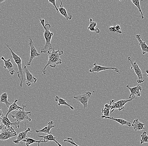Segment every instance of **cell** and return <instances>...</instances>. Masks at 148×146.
Listing matches in <instances>:
<instances>
[{"instance_id":"6da1fadb","label":"cell","mask_w":148,"mask_h":146,"mask_svg":"<svg viewBox=\"0 0 148 146\" xmlns=\"http://www.w3.org/2000/svg\"><path fill=\"white\" fill-rule=\"evenodd\" d=\"M48 54V61L46 66L42 70L43 75H45L46 73V68L48 66H50L51 68H55L57 65H61L62 63V59L60 57L63 55L64 52L63 50L60 51V49L55 50L53 48L52 51L50 52L47 53Z\"/></svg>"},{"instance_id":"7a4b0ae2","label":"cell","mask_w":148,"mask_h":146,"mask_svg":"<svg viewBox=\"0 0 148 146\" xmlns=\"http://www.w3.org/2000/svg\"><path fill=\"white\" fill-rule=\"evenodd\" d=\"M40 23L44 28V37L46 40L45 45L41 48V52L42 53L50 52L53 49L51 41L53 36V33L50 30L51 27L50 24L47 23L45 25V19H40Z\"/></svg>"},{"instance_id":"3957f363","label":"cell","mask_w":148,"mask_h":146,"mask_svg":"<svg viewBox=\"0 0 148 146\" xmlns=\"http://www.w3.org/2000/svg\"><path fill=\"white\" fill-rule=\"evenodd\" d=\"M6 47L9 49L10 52L12 54V58L14 60L15 63L17 64L18 66V71L17 72V75L18 78L20 81V84L19 86L21 87H23V85L24 81H25V77L24 75V71H23V69L22 68V63L23 60L21 57H19L18 55L14 52L11 49L10 47L7 43H5Z\"/></svg>"},{"instance_id":"277c9868","label":"cell","mask_w":148,"mask_h":146,"mask_svg":"<svg viewBox=\"0 0 148 146\" xmlns=\"http://www.w3.org/2000/svg\"><path fill=\"white\" fill-rule=\"evenodd\" d=\"M22 106V110L14 111L12 112V118L18 123L26 121H31V119L29 117V115H31V112H27L25 110L27 105L23 104Z\"/></svg>"},{"instance_id":"5b68a950","label":"cell","mask_w":148,"mask_h":146,"mask_svg":"<svg viewBox=\"0 0 148 146\" xmlns=\"http://www.w3.org/2000/svg\"><path fill=\"white\" fill-rule=\"evenodd\" d=\"M135 99H120V100L115 101L114 100L110 101V114L112 113L115 110H118L119 111H121L124 109L125 106L127 103L132 101Z\"/></svg>"},{"instance_id":"8992f818","label":"cell","mask_w":148,"mask_h":146,"mask_svg":"<svg viewBox=\"0 0 148 146\" xmlns=\"http://www.w3.org/2000/svg\"><path fill=\"white\" fill-rule=\"evenodd\" d=\"M17 135V133L13 127H11L8 128L4 126L0 134V140L5 141Z\"/></svg>"},{"instance_id":"52a82bcc","label":"cell","mask_w":148,"mask_h":146,"mask_svg":"<svg viewBox=\"0 0 148 146\" xmlns=\"http://www.w3.org/2000/svg\"><path fill=\"white\" fill-rule=\"evenodd\" d=\"M128 60L132 66L131 69H134L135 73L137 76L138 79L137 82L138 84H142L144 82L145 80L143 79V73H142L141 69L140 68L139 66L138 65L136 62L133 61L131 59V57H128Z\"/></svg>"},{"instance_id":"ba28073f","label":"cell","mask_w":148,"mask_h":146,"mask_svg":"<svg viewBox=\"0 0 148 146\" xmlns=\"http://www.w3.org/2000/svg\"><path fill=\"white\" fill-rule=\"evenodd\" d=\"M92 95V93L90 91H88L84 94H79L77 96H74V98L83 104V108L86 109L88 108L89 100Z\"/></svg>"},{"instance_id":"9c48e42d","label":"cell","mask_w":148,"mask_h":146,"mask_svg":"<svg viewBox=\"0 0 148 146\" xmlns=\"http://www.w3.org/2000/svg\"><path fill=\"white\" fill-rule=\"evenodd\" d=\"M29 46L30 47V57H29V60L28 62L27 63V65L28 66H30L33 60L36 57H40V53L38 52L36 49L35 47L34 42H33L31 38H29Z\"/></svg>"},{"instance_id":"30bf717a","label":"cell","mask_w":148,"mask_h":146,"mask_svg":"<svg viewBox=\"0 0 148 146\" xmlns=\"http://www.w3.org/2000/svg\"><path fill=\"white\" fill-rule=\"evenodd\" d=\"M109 70H113L117 73L120 74V71L116 67H107V66H101V65H98L96 63H94L93 64V67L90 69L89 72L95 74V73H99L102 71H106Z\"/></svg>"},{"instance_id":"8fae6325","label":"cell","mask_w":148,"mask_h":146,"mask_svg":"<svg viewBox=\"0 0 148 146\" xmlns=\"http://www.w3.org/2000/svg\"><path fill=\"white\" fill-rule=\"evenodd\" d=\"M23 71L25 74L26 84L28 86H30L32 83L35 84L36 83L37 81H38V79L32 75V74L30 73L29 70L28 69L26 65L24 66Z\"/></svg>"},{"instance_id":"7c38bea8","label":"cell","mask_w":148,"mask_h":146,"mask_svg":"<svg viewBox=\"0 0 148 146\" xmlns=\"http://www.w3.org/2000/svg\"><path fill=\"white\" fill-rule=\"evenodd\" d=\"M126 87L130 91L129 98V99H135L136 96L139 97L141 96L140 91L142 90V88L139 84L134 87L130 88L129 85H127Z\"/></svg>"},{"instance_id":"4fadbf2b","label":"cell","mask_w":148,"mask_h":146,"mask_svg":"<svg viewBox=\"0 0 148 146\" xmlns=\"http://www.w3.org/2000/svg\"><path fill=\"white\" fill-rule=\"evenodd\" d=\"M1 60H2L4 62V70H8V73H9L11 75H13L15 73V71L14 69V65L11 61L10 59L5 60L3 57H1Z\"/></svg>"},{"instance_id":"5bb4252c","label":"cell","mask_w":148,"mask_h":146,"mask_svg":"<svg viewBox=\"0 0 148 146\" xmlns=\"http://www.w3.org/2000/svg\"><path fill=\"white\" fill-rule=\"evenodd\" d=\"M25 131L19 133L17 137L16 140H13V142L16 145H18L20 142L24 140L25 138L28 137L27 133L29 132H32L31 128L28 127L27 129L25 128Z\"/></svg>"},{"instance_id":"9a60e30c","label":"cell","mask_w":148,"mask_h":146,"mask_svg":"<svg viewBox=\"0 0 148 146\" xmlns=\"http://www.w3.org/2000/svg\"><path fill=\"white\" fill-rule=\"evenodd\" d=\"M136 38L138 40L139 42V45L141 48L142 53L143 55L148 53V46L147 45L146 42L143 41V38L140 35H136Z\"/></svg>"},{"instance_id":"2e32d148","label":"cell","mask_w":148,"mask_h":146,"mask_svg":"<svg viewBox=\"0 0 148 146\" xmlns=\"http://www.w3.org/2000/svg\"><path fill=\"white\" fill-rule=\"evenodd\" d=\"M1 120L3 124L7 128H10L11 125H14L15 128H19V127H20L19 123L17 122H15L14 123L11 122L7 116H4V115Z\"/></svg>"},{"instance_id":"e0dca14e","label":"cell","mask_w":148,"mask_h":146,"mask_svg":"<svg viewBox=\"0 0 148 146\" xmlns=\"http://www.w3.org/2000/svg\"><path fill=\"white\" fill-rule=\"evenodd\" d=\"M101 118L102 119H110V120L115 121L116 122L119 123L122 126L127 125V126H128V127H131L132 126V124H131V123L126 121L124 119L114 118L113 117H110V116H109V117H104V116H102V115Z\"/></svg>"},{"instance_id":"ac0fdd59","label":"cell","mask_w":148,"mask_h":146,"mask_svg":"<svg viewBox=\"0 0 148 146\" xmlns=\"http://www.w3.org/2000/svg\"><path fill=\"white\" fill-rule=\"evenodd\" d=\"M60 1V7L58 8V11H59V12L64 17H65V18L66 19V20L69 21V20H71V19H73V15H70L67 13L66 10L64 7L62 1Z\"/></svg>"},{"instance_id":"d6986e66","label":"cell","mask_w":148,"mask_h":146,"mask_svg":"<svg viewBox=\"0 0 148 146\" xmlns=\"http://www.w3.org/2000/svg\"><path fill=\"white\" fill-rule=\"evenodd\" d=\"M55 127L54 125V122L53 121H50L48 123V125L46 127H43L42 129L40 130H36V132L37 133H42L44 134H51V130L52 128Z\"/></svg>"},{"instance_id":"ffe728a7","label":"cell","mask_w":148,"mask_h":146,"mask_svg":"<svg viewBox=\"0 0 148 146\" xmlns=\"http://www.w3.org/2000/svg\"><path fill=\"white\" fill-rule=\"evenodd\" d=\"M145 124L140 122L138 119H136L133 121L132 126H133L134 129L135 131H140L145 129L144 126Z\"/></svg>"},{"instance_id":"44dd1931","label":"cell","mask_w":148,"mask_h":146,"mask_svg":"<svg viewBox=\"0 0 148 146\" xmlns=\"http://www.w3.org/2000/svg\"><path fill=\"white\" fill-rule=\"evenodd\" d=\"M18 100L17 99H15L13 103L11 104V105L9 106L5 116L8 117L9 114L12 112L14 111L17 110H21L23 109V108H21V107L18 106V104H17V102L18 101Z\"/></svg>"},{"instance_id":"7402d4cb","label":"cell","mask_w":148,"mask_h":146,"mask_svg":"<svg viewBox=\"0 0 148 146\" xmlns=\"http://www.w3.org/2000/svg\"><path fill=\"white\" fill-rule=\"evenodd\" d=\"M38 137L43 138L45 143L47 142H49V141H54L57 144V145L58 146H62V145H61L60 143L56 141V137L53 136V135L52 134L47 135L46 136L38 135Z\"/></svg>"},{"instance_id":"603a6c76","label":"cell","mask_w":148,"mask_h":146,"mask_svg":"<svg viewBox=\"0 0 148 146\" xmlns=\"http://www.w3.org/2000/svg\"><path fill=\"white\" fill-rule=\"evenodd\" d=\"M55 100L56 102H58V106H61V105H65V106H67L69 107L72 110H75L73 107L71 106L70 104H68V103L66 102V100L65 99L62 98L60 97H59V96H56Z\"/></svg>"},{"instance_id":"cb8c5ba5","label":"cell","mask_w":148,"mask_h":146,"mask_svg":"<svg viewBox=\"0 0 148 146\" xmlns=\"http://www.w3.org/2000/svg\"><path fill=\"white\" fill-rule=\"evenodd\" d=\"M97 25V23L96 22H92V19L91 17L90 19L89 25L88 27V29L90 32H94L99 34L100 33V30L98 28H95Z\"/></svg>"},{"instance_id":"d4e9b609","label":"cell","mask_w":148,"mask_h":146,"mask_svg":"<svg viewBox=\"0 0 148 146\" xmlns=\"http://www.w3.org/2000/svg\"><path fill=\"white\" fill-rule=\"evenodd\" d=\"M0 103H4L6 105L7 108H9V106L11 105V104L8 100V93L5 92L1 95L0 96Z\"/></svg>"},{"instance_id":"484cf974","label":"cell","mask_w":148,"mask_h":146,"mask_svg":"<svg viewBox=\"0 0 148 146\" xmlns=\"http://www.w3.org/2000/svg\"><path fill=\"white\" fill-rule=\"evenodd\" d=\"M22 141L25 143L26 146H29L30 145H32V144L34 143H45L44 141H41V140L38 141V140H35V139H33V138H31L29 137H27L25 138V139Z\"/></svg>"},{"instance_id":"4316f807","label":"cell","mask_w":148,"mask_h":146,"mask_svg":"<svg viewBox=\"0 0 148 146\" xmlns=\"http://www.w3.org/2000/svg\"><path fill=\"white\" fill-rule=\"evenodd\" d=\"M102 113L103 115L102 116L104 117H109L110 116V104H105L104 107L101 110Z\"/></svg>"},{"instance_id":"83f0119b","label":"cell","mask_w":148,"mask_h":146,"mask_svg":"<svg viewBox=\"0 0 148 146\" xmlns=\"http://www.w3.org/2000/svg\"><path fill=\"white\" fill-rule=\"evenodd\" d=\"M131 2L136 6L137 8L138 9L139 11L141 14V19H144V16L141 10V8H140V1L139 0H131Z\"/></svg>"},{"instance_id":"f1b7e54d","label":"cell","mask_w":148,"mask_h":146,"mask_svg":"<svg viewBox=\"0 0 148 146\" xmlns=\"http://www.w3.org/2000/svg\"><path fill=\"white\" fill-rule=\"evenodd\" d=\"M140 144L142 145L144 143H148V136L147 132H143L140 136Z\"/></svg>"},{"instance_id":"f546056e","label":"cell","mask_w":148,"mask_h":146,"mask_svg":"<svg viewBox=\"0 0 148 146\" xmlns=\"http://www.w3.org/2000/svg\"><path fill=\"white\" fill-rule=\"evenodd\" d=\"M64 142H68V143H70V144L75 146H80L78 145H77L75 141H74L73 139L72 138H67V139H65L64 140Z\"/></svg>"},{"instance_id":"4dcf8cb0","label":"cell","mask_w":148,"mask_h":146,"mask_svg":"<svg viewBox=\"0 0 148 146\" xmlns=\"http://www.w3.org/2000/svg\"><path fill=\"white\" fill-rule=\"evenodd\" d=\"M49 2L50 3H51L53 6L55 7V8L56 10V11H57V12H59V11H58V8H57V6H56V0H49Z\"/></svg>"},{"instance_id":"1f68e13d","label":"cell","mask_w":148,"mask_h":146,"mask_svg":"<svg viewBox=\"0 0 148 146\" xmlns=\"http://www.w3.org/2000/svg\"><path fill=\"white\" fill-rule=\"evenodd\" d=\"M116 30V32H118L120 34H121L122 33V31L120 30V29H121V27H120V25H116L115 26Z\"/></svg>"},{"instance_id":"d6a6232c","label":"cell","mask_w":148,"mask_h":146,"mask_svg":"<svg viewBox=\"0 0 148 146\" xmlns=\"http://www.w3.org/2000/svg\"><path fill=\"white\" fill-rule=\"evenodd\" d=\"M109 29L111 32H116L115 26H111L109 27Z\"/></svg>"},{"instance_id":"836d02e7","label":"cell","mask_w":148,"mask_h":146,"mask_svg":"<svg viewBox=\"0 0 148 146\" xmlns=\"http://www.w3.org/2000/svg\"><path fill=\"white\" fill-rule=\"evenodd\" d=\"M3 116H4V115L3 114V112L1 108H0V119L1 120Z\"/></svg>"},{"instance_id":"e575fe53","label":"cell","mask_w":148,"mask_h":146,"mask_svg":"<svg viewBox=\"0 0 148 146\" xmlns=\"http://www.w3.org/2000/svg\"><path fill=\"white\" fill-rule=\"evenodd\" d=\"M4 127V125H3V124L0 125V133L2 131V130L3 129V127Z\"/></svg>"},{"instance_id":"d590c367","label":"cell","mask_w":148,"mask_h":146,"mask_svg":"<svg viewBox=\"0 0 148 146\" xmlns=\"http://www.w3.org/2000/svg\"><path fill=\"white\" fill-rule=\"evenodd\" d=\"M6 1H5V0H3V1H1V0H0V4Z\"/></svg>"},{"instance_id":"8d00e7d4","label":"cell","mask_w":148,"mask_h":146,"mask_svg":"<svg viewBox=\"0 0 148 146\" xmlns=\"http://www.w3.org/2000/svg\"><path fill=\"white\" fill-rule=\"evenodd\" d=\"M146 73H147V77H148V69H146Z\"/></svg>"},{"instance_id":"74e56055","label":"cell","mask_w":148,"mask_h":146,"mask_svg":"<svg viewBox=\"0 0 148 146\" xmlns=\"http://www.w3.org/2000/svg\"><path fill=\"white\" fill-rule=\"evenodd\" d=\"M2 124V123L1 120L0 119V125Z\"/></svg>"},{"instance_id":"f35d334b","label":"cell","mask_w":148,"mask_h":146,"mask_svg":"<svg viewBox=\"0 0 148 146\" xmlns=\"http://www.w3.org/2000/svg\"><path fill=\"white\" fill-rule=\"evenodd\" d=\"M40 143H38V146H40Z\"/></svg>"}]
</instances>
